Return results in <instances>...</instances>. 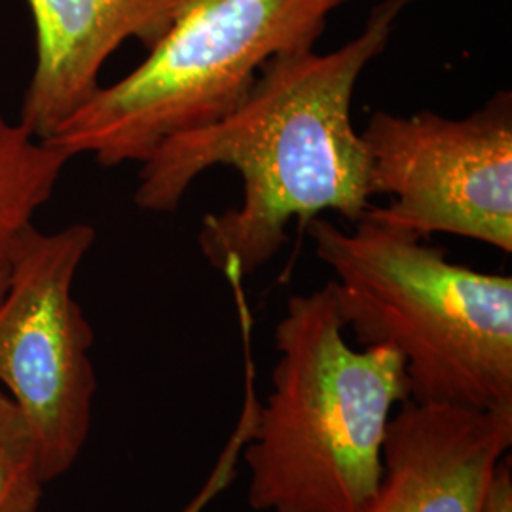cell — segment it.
<instances>
[{"instance_id":"1","label":"cell","mask_w":512,"mask_h":512,"mask_svg":"<svg viewBox=\"0 0 512 512\" xmlns=\"http://www.w3.org/2000/svg\"><path fill=\"white\" fill-rule=\"evenodd\" d=\"M408 0H384L363 31L327 54L277 55L236 109L203 128L164 141L141 164L133 202L171 213L207 169L226 165L241 177V202L207 215L198 243L207 262L241 277L264 268L323 213L357 222L372 207V169L351 120L353 93L370 61L384 54Z\"/></svg>"},{"instance_id":"2","label":"cell","mask_w":512,"mask_h":512,"mask_svg":"<svg viewBox=\"0 0 512 512\" xmlns=\"http://www.w3.org/2000/svg\"><path fill=\"white\" fill-rule=\"evenodd\" d=\"M332 283L294 294L274 330L272 391L241 458L258 512H363L384 475L393 408L408 401L403 357L353 349Z\"/></svg>"},{"instance_id":"3","label":"cell","mask_w":512,"mask_h":512,"mask_svg":"<svg viewBox=\"0 0 512 512\" xmlns=\"http://www.w3.org/2000/svg\"><path fill=\"white\" fill-rule=\"evenodd\" d=\"M306 228L346 330L403 357L410 401L512 410L511 275L456 264L366 215L351 232L321 217Z\"/></svg>"},{"instance_id":"4","label":"cell","mask_w":512,"mask_h":512,"mask_svg":"<svg viewBox=\"0 0 512 512\" xmlns=\"http://www.w3.org/2000/svg\"><path fill=\"white\" fill-rule=\"evenodd\" d=\"M349 0H183L164 38L46 143L69 162L143 164L164 141L236 109L277 55L313 50Z\"/></svg>"},{"instance_id":"5","label":"cell","mask_w":512,"mask_h":512,"mask_svg":"<svg viewBox=\"0 0 512 512\" xmlns=\"http://www.w3.org/2000/svg\"><path fill=\"white\" fill-rule=\"evenodd\" d=\"M95 239L86 222L29 228L0 294V387L35 433L46 482L73 467L92 429L95 336L73 287Z\"/></svg>"},{"instance_id":"6","label":"cell","mask_w":512,"mask_h":512,"mask_svg":"<svg viewBox=\"0 0 512 512\" xmlns=\"http://www.w3.org/2000/svg\"><path fill=\"white\" fill-rule=\"evenodd\" d=\"M374 198L366 217L429 239L450 234L512 253V95L448 118L374 112L365 129Z\"/></svg>"},{"instance_id":"7","label":"cell","mask_w":512,"mask_h":512,"mask_svg":"<svg viewBox=\"0 0 512 512\" xmlns=\"http://www.w3.org/2000/svg\"><path fill=\"white\" fill-rule=\"evenodd\" d=\"M512 444V410L404 401L391 416L384 475L363 512H484Z\"/></svg>"},{"instance_id":"8","label":"cell","mask_w":512,"mask_h":512,"mask_svg":"<svg viewBox=\"0 0 512 512\" xmlns=\"http://www.w3.org/2000/svg\"><path fill=\"white\" fill-rule=\"evenodd\" d=\"M37 61L19 124L40 141L54 137L103 88L99 76L124 42L156 46L183 0H27Z\"/></svg>"},{"instance_id":"9","label":"cell","mask_w":512,"mask_h":512,"mask_svg":"<svg viewBox=\"0 0 512 512\" xmlns=\"http://www.w3.org/2000/svg\"><path fill=\"white\" fill-rule=\"evenodd\" d=\"M67 158L0 110V293L19 241L50 202Z\"/></svg>"},{"instance_id":"10","label":"cell","mask_w":512,"mask_h":512,"mask_svg":"<svg viewBox=\"0 0 512 512\" xmlns=\"http://www.w3.org/2000/svg\"><path fill=\"white\" fill-rule=\"evenodd\" d=\"M44 484L35 433L0 387V512H37Z\"/></svg>"},{"instance_id":"11","label":"cell","mask_w":512,"mask_h":512,"mask_svg":"<svg viewBox=\"0 0 512 512\" xmlns=\"http://www.w3.org/2000/svg\"><path fill=\"white\" fill-rule=\"evenodd\" d=\"M258 404L255 393V374L245 372V393H243V406L239 414L238 423L234 433L226 442L224 450L220 452L219 461L215 463L211 475L203 482L200 492L190 499V503L184 507L181 512H205V509L219 497L222 492L228 490L230 484L238 478L239 459L245 444L251 440V435L255 431L256 414H258Z\"/></svg>"},{"instance_id":"12","label":"cell","mask_w":512,"mask_h":512,"mask_svg":"<svg viewBox=\"0 0 512 512\" xmlns=\"http://www.w3.org/2000/svg\"><path fill=\"white\" fill-rule=\"evenodd\" d=\"M484 512H512V469L509 458L503 459L495 471Z\"/></svg>"},{"instance_id":"13","label":"cell","mask_w":512,"mask_h":512,"mask_svg":"<svg viewBox=\"0 0 512 512\" xmlns=\"http://www.w3.org/2000/svg\"><path fill=\"white\" fill-rule=\"evenodd\" d=\"M0 294H2V293H0Z\"/></svg>"}]
</instances>
